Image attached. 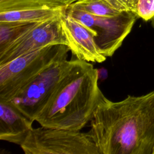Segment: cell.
I'll return each mask as SVG.
<instances>
[{
    "mask_svg": "<svg viewBox=\"0 0 154 154\" xmlns=\"http://www.w3.org/2000/svg\"><path fill=\"white\" fill-rule=\"evenodd\" d=\"M34 121L10 103L0 101V139L20 146L32 130Z\"/></svg>",
    "mask_w": 154,
    "mask_h": 154,
    "instance_id": "30bf717a",
    "label": "cell"
},
{
    "mask_svg": "<svg viewBox=\"0 0 154 154\" xmlns=\"http://www.w3.org/2000/svg\"><path fill=\"white\" fill-rule=\"evenodd\" d=\"M66 8L42 0H0V22L35 23L60 14Z\"/></svg>",
    "mask_w": 154,
    "mask_h": 154,
    "instance_id": "ba28073f",
    "label": "cell"
},
{
    "mask_svg": "<svg viewBox=\"0 0 154 154\" xmlns=\"http://www.w3.org/2000/svg\"><path fill=\"white\" fill-rule=\"evenodd\" d=\"M65 11L34 23L23 34L0 51V65L49 45L68 46L62 26V17Z\"/></svg>",
    "mask_w": 154,
    "mask_h": 154,
    "instance_id": "52a82bcc",
    "label": "cell"
},
{
    "mask_svg": "<svg viewBox=\"0 0 154 154\" xmlns=\"http://www.w3.org/2000/svg\"><path fill=\"white\" fill-rule=\"evenodd\" d=\"M62 26L70 51L77 59L99 63L106 60V57L99 52L91 32L66 11L62 17Z\"/></svg>",
    "mask_w": 154,
    "mask_h": 154,
    "instance_id": "9c48e42d",
    "label": "cell"
},
{
    "mask_svg": "<svg viewBox=\"0 0 154 154\" xmlns=\"http://www.w3.org/2000/svg\"><path fill=\"white\" fill-rule=\"evenodd\" d=\"M85 133L99 154H154V91L113 102L103 96Z\"/></svg>",
    "mask_w": 154,
    "mask_h": 154,
    "instance_id": "6da1fadb",
    "label": "cell"
},
{
    "mask_svg": "<svg viewBox=\"0 0 154 154\" xmlns=\"http://www.w3.org/2000/svg\"><path fill=\"white\" fill-rule=\"evenodd\" d=\"M68 46L51 45L0 65V101L9 100L52 63L67 58Z\"/></svg>",
    "mask_w": 154,
    "mask_h": 154,
    "instance_id": "3957f363",
    "label": "cell"
},
{
    "mask_svg": "<svg viewBox=\"0 0 154 154\" xmlns=\"http://www.w3.org/2000/svg\"><path fill=\"white\" fill-rule=\"evenodd\" d=\"M75 7L90 14L103 17H112L120 14L105 0H78L72 4Z\"/></svg>",
    "mask_w": 154,
    "mask_h": 154,
    "instance_id": "7c38bea8",
    "label": "cell"
},
{
    "mask_svg": "<svg viewBox=\"0 0 154 154\" xmlns=\"http://www.w3.org/2000/svg\"><path fill=\"white\" fill-rule=\"evenodd\" d=\"M135 14L145 21L154 19V0H138Z\"/></svg>",
    "mask_w": 154,
    "mask_h": 154,
    "instance_id": "4fadbf2b",
    "label": "cell"
},
{
    "mask_svg": "<svg viewBox=\"0 0 154 154\" xmlns=\"http://www.w3.org/2000/svg\"><path fill=\"white\" fill-rule=\"evenodd\" d=\"M73 61L64 58L52 63L6 102L28 118L35 121L59 83L71 68Z\"/></svg>",
    "mask_w": 154,
    "mask_h": 154,
    "instance_id": "5b68a950",
    "label": "cell"
},
{
    "mask_svg": "<svg viewBox=\"0 0 154 154\" xmlns=\"http://www.w3.org/2000/svg\"><path fill=\"white\" fill-rule=\"evenodd\" d=\"M151 23H152V26L154 28V19L152 20V21H151Z\"/></svg>",
    "mask_w": 154,
    "mask_h": 154,
    "instance_id": "2e32d148",
    "label": "cell"
},
{
    "mask_svg": "<svg viewBox=\"0 0 154 154\" xmlns=\"http://www.w3.org/2000/svg\"><path fill=\"white\" fill-rule=\"evenodd\" d=\"M119 12L128 11L135 14L138 0H105Z\"/></svg>",
    "mask_w": 154,
    "mask_h": 154,
    "instance_id": "5bb4252c",
    "label": "cell"
},
{
    "mask_svg": "<svg viewBox=\"0 0 154 154\" xmlns=\"http://www.w3.org/2000/svg\"><path fill=\"white\" fill-rule=\"evenodd\" d=\"M66 12L91 32L99 52L106 58L112 56L121 46L138 18L135 13L128 11L112 17L95 16L72 4L66 8Z\"/></svg>",
    "mask_w": 154,
    "mask_h": 154,
    "instance_id": "277c9868",
    "label": "cell"
},
{
    "mask_svg": "<svg viewBox=\"0 0 154 154\" xmlns=\"http://www.w3.org/2000/svg\"><path fill=\"white\" fill-rule=\"evenodd\" d=\"M20 147L25 154H99L85 133L42 126L33 128Z\"/></svg>",
    "mask_w": 154,
    "mask_h": 154,
    "instance_id": "8992f818",
    "label": "cell"
},
{
    "mask_svg": "<svg viewBox=\"0 0 154 154\" xmlns=\"http://www.w3.org/2000/svg\"><path fill=\"white\" fill-rule=\"evenodd\" d=\"M49 3L55 4L57 5L62 6L64 7H67L72 4L78 1V0H42Z\"/></svg>",
    "mask_w": 154,
    "mask_h": 154,
    "instance_id": "9a60e30c",
    "label": "cell"
},
{
    "mask_svg": "<svg viewBox=\"0 0 154 154\" xmlns=\"http://www.w3.org/2000/svg\"><path fill=\"white\" fill-rule=\"evenodd\" d=\"M98 79V70L93 64L74 60L35 121L46 128L81 130L104 96Z\"/></svg>",
    "mask_w": 154,
    "mask_h": 154,
    "instance_id": "7a4b0ae2",
    "label": "cell"
},
{
    "mask_svg": "<svg viewBox=\"0 0 154 154\" xmlns=\"http://www.w3.org/2000/svg\"><path fill=\"white\" fill-rule=\"evenodd\" d=\"M34 23L0 22V51L23 34Z\"/></svg>",
    "mask_w": 154,
    "mask_h": 154,
    "instance_id": "8fae6325",
    "label": "cell"
}]
</instances>
